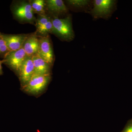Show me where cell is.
Wrapping results in <instances>:
<instances>
[{
	"label": "cell",
	"instance_id": "cell-7",
	"mask_svg": "<svg viewBox=\"0 0 132 132\" xmlns=\"http://www.w3.org/2000/svg\"><path fill=\"white\" fill-rule=\"evenodd\" d=\"M37 55L53 65L54 54L49 35L39 37V46Z\"/></svg>",
	"mask_w": 132,
	"mask_h": 132
},
{
	"label": "cell",
	"instance_id": "cell-5",
	"mask_svg": "<svg viewBox=\"0 0 132 132\" xmlns=\"http://www.w3.org/2000/svg\"><path fill=\"white\" fill-rule=\"evenodd\" d=\"M27 56L23 47L16 51H10L3 59V64L17 75Z\"/></svg>",
	"mask_w": 132,
	"mask_h": 132
},
{
	"label": "cell",
	"instance_id": "cell-4",
	"mask_svg": "<svg viewBox=\"0 0 132 132\" xmlns=\"http://www.w3.org/2000/svg\"><path fill=\"white\" fill-rule=\"evenodd\" d=\"M116 3L114 0H95L90 13L94 19H108L114 11Z\"/></svg>",
	"mask_w": 132,
	"mask_h": 132
},
{
	"label": "cell",
	"instance_id": "cell-9",
	"mask_svg": "<svg viewBox=\"0 0 132 132\" xmlns=\"http://www.w3.org/2000/svg\"><path fill=\"white\" fill-rule=\"evenodd\" d=\"M1 35L5 41L10 51H13L22 47L28 34H7L1 33Z\"/></svg>",
	"mask_w": 132,
	"mask_h": 132
},
{
	"label": "cell",
	"instance_id": "cell-18",
	"mask_svg": "<svg viewBox=\"0 0 132 132\" xmlns=\"http://www.w3.org/2000/svg\"><path fill=\"white\" fill-rule=\"evenodd\" d=\"M0 33H1V32H0Z\"/></svg>",
	"mask_w": 132,
	"mask_h": 132
},
{
	"label": "cell",
	"instance_id": "cell-15",
	"mask_svg": "<svg viewBox=\"0 0 132 132\" xmlns=\"http://www.w3.org/2000/svg\"><path fill=\"white\" fill-rule=\"evenodd\" d=\"M0 33V57L4 59L10 51L8 48L5 41L3 39Z\"/></svg>",
	"mask_w": 132,
	"mask_h": 132
},
{
	"label": "cell",
	"instance_id": "cell-14",
	"mask_svg": "<svg viewBox=\"0 0 132 132\" xmlns=\"http://www.w3.org/2000/svg\"><path fill=\"white\" fill-rule=\"evenodd\" d=\"M67 3L69 6L78 9H85L90 5V1L88 0H68Z\"/></svg>",
	"mask_w": 132,
	"mask_h": 132
},
{
	"label": "cell",
	"instance_id": "cell-1",
	"mask_svg": "<svg viewBox=\"0 0 132 132\" xmlns=\"http://www.w3.org/2000/svg\"><path fill=\"white\" fill-rule=\"evenodd\" d=\"M51 18L53 26L52 34L62 40L70 42L73 40L75 34L71 15H69L64 19L54 16Z\"/></svg>",
	"mask_w": 132,
	"mask_h": 132
},
{
	"label": "cell",
	"instance_id": "cell-13",
	"mask_svg": "<svg viewBox=\"0 0 132 132\" xmlns=\"http://www.w3.org/2000/svg\"><path fill=\"white\" fill-rule=\"evenodd\" d=\"M34 13L38 15L46 14V1L44 0H30L29 1Z\"/></svg>",
	"mask_w": 132,
	"mask_h": 132
},
{
	"label": "cell",
	"instance_id": "cell-10",
	"mask_svg": "<svg viewBox=\"0 0 132 132\" xmlns=\"http://www.w3.org/2000/svg\"><path fill=\"white\" fill-rule=\"evenodd\" d=\"M39 46V37L35 32L28 34L22 47L27 56L32 57L38 54Z\"/></svg>",
	"mask_w": 132,
	"mask_h": 132
},
{
	"label": "cell",
	"instance_id": "cell-8",
	"mask_svg": "<svg viewBox=\"0 0 132 132\" xmlns=\"http://www.w3.org/2000/svg\"><path fill=\"white\" fill-rule=\"evenodd\" d=\"M35 32L39 37L49 35L53 31V26L51 18L47 15H38L35 22Z\"/></svg>",
	"mask_w": 132,
	"mask_h": 132
},
{
	"label": "cell",
	"instance_id": "cell-16",
	"mask_svg": "<svg viewBox=\"0 0 132 132\" xmlns=\"http://www.w3.org/2000/svg\"><path fill=\"white\" fill-rule=\"evenodd\" d=\"M121 132H132V119L128 122Z\"/></svg>",
	"mask_w": 132,
	"mask_h": 132
},
{
	"label": "cell",
	"instance_id": "cell-2",
	"mask_svg": "<svg viewBox=\"0 0 132 132\" xmlns=\"http://www.w3.org/2000/svg\"><path fill=\"white\" fill-rule=\"evenodd\" d=\"M11 10L14 19L20 23H35L36 18L29 1L13 2L11 5Z\"/></svg>",
	"mask_w": 132,
	"mask_h": 132
},
{
	"label": "cell",
	"instance_id": "cell-17",
	"mask_svg": "<svg viewBox=\"0 0 132 132\" xmlns=\"http://www.w3.org/2000/svg\"><path fill=\"white\" fill-rule=\"evenodd\" d=\"M3 63V61L2 60H0V76L2 75L3 74V68L2 64Z\"/></svg>",
	"mask_w": 132,
	"mask_h": 132
},
{
	"label": "cell",
	"instance_id": "cell-11",
	"mask_svg": "<svg viewBox=\"0 0 132 132\" xmlns=\"http://www.w3.org/2000/svg\"><path fill=\"white\" fill-rule=\"evenodd\" d=\"M46 10L52 16H59L67 13L68 9L62 0L46 1Z\"/></svg>",
	"mask_w": 132,
	"mask_h": 132
},
{
	"label": "cell",
	"instance_id": "cell-12",
	"mask_svg": "<svg viewBox=\"0 0 132 132\" xmlns=\"http://www.w3.org/2000/svg\"><path fill=\"white\" fill-rule=\"evenodd\" d=\"M34 68V74L40 75H51V67L52 66L38 55L32 57Z\"/></svg>",
	"mask_w": 132,
	"mask_h": 132
},
{
	"label": "cell",
	"instance_id": "cell-6",
	"mask_svg": "<svg viewBox=\"0 0 132 132\" xmlns=\"http://www.w3.org/2000/svg\"><path fill=\"white\" fill-rule=\"evenodd\" d=\"M34 74L32 57L27 56L22 64L16 75L19 78L21 87L26 86L29 82Z\"/></svg>",
	"mask_w": 132,
	"mask_h": 132
},
{
	"label": "cell",
	"instance_id": "cell-3",
	"mask_svg": "<svg viewBox=\"0 0 132 132\" xmlns=\"http://www.w3.org/2000/svg\"><path fill=\"white\" fill-rule=\"evenodd\" d=\"M51 79V75L34 74L29 82L21 87V90L31 95L35 96L40 95L46 89Z\"/></svg>",
	"mask_w": 132,
	"mask_h": 132
}]
</instances>
